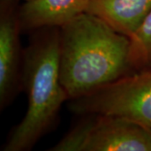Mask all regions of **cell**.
Listing matches in <instances>:
<instances>
[{"instance_id":"cell-5","label":"cell","mask_w":151,"mask_h":151,"mask_svg":"<svg viewBox=\"0 0 151 151\" xmlns=\"http://www.w3.org/2000/svg\"><path fill=\"white\" fill-rule=\"evenodd\" d=\"M19 9L14 0H1L0 8V108L4 109L21 87L23 55Z\"/></svg>"},{"instance_id":"cell-7","label":"cell","mask_w":151,"mask_h":151,"mask_svg":"<svg viewBox=\"0 0 151 151\" xmlns=\"http://www.w3.org/2000/svg\"><path fill=\"white\" fill-rule=\"evenodd\" d=\"M151 10V0H89L86 13L131 38Z\"/></svg>"},{"instance_id":"cell-9","label":"cell","mask_w":151,"mask_h":151,"mask_svg":"<svg viewBox=\"0 0 151 151\" xmlns=\"http://www.w3.org/2000/svg\"><path fill=\"white\" fill-rule=\"evenodd\" d=\"M25 2H30V1H33V0H24Z\"/></svg>"},{"instance_id":"cell-2","label":"cell","mask_w":151,"mask_h":151,"mask_svg":"<svg viewBox=\"0 0 151 151\" xmlns=\"http://www.w3.org/2000/svg\"><path fill=\"white\" fill-rule=\"evenodd\" d=\"M23 53L21 82L28 97L24 118L11 131L4 151L31 150L54 127L69 97L60 80V28H45Z\"/></svg>"},{"instance_id":"cell-6","label":"cell","mask_w":151,"mask_h":151,"mask_svg":"<svg viewBox=\"0 0 151 151\" xmlns=\"http://www.w3.org/2000/svg\"><path fill=\"white\" fill-rule=\"evenodd\" d=\"M89 0H33L19 9L21 30L60 28L86 13Z\"/></svg>"},{"instance_id":"cell-3","label":"cell","mask_w":151,"mask_h":151,"mask_svg":"<svg viewBox=\"0 0 151 151\" xmlns=\"http://www.w3.org/2000/svg\"><path fill=\"white\" fill-rule=\"evenodd\" d=\"M69 108L81 116L105 115L151 128V68L130 73L70 99Z\"/></svg>"},{"instance_id":"cell-8","label":"cell","mask_w":151,"mask_h":151,"mask_svg":"<svg viewBox=\"0 0 151 151\" xmlns=\"http://www.w3.org/2000/svg\"><path fill=\"white\" fill-rule=\"evenodd\" d=\"M129 40V61L132 69L139 71L151 68V10Z\"/></svg>"},{"instance_id":"cell-4","label":"cell","mask_w":151,"mask_h":151,"mask_svg":"<svg viewBox=\"0 0 151 151\" xmlns=\"http://www.w3.org/2000/svg\"><path fill=\"white\" fill-rule=\"evenodd\" d=\"M51 151H151V128L105 115H84Z\"/></svg>"},{"instance_id":"cell-1","label":"cell","mask_w":151,"mask_h":151,"mask_svg":"<svg viewBox=\"0 0 151 151\" xmlns=\"http://www.w3.org/2000/svg\"><path fill=\"white\" fill-rule=\"evenodd\" d=\"M129 38L83 13L60 28V80L69 100L130 74Z\"/></svg>"}]
</instances>
